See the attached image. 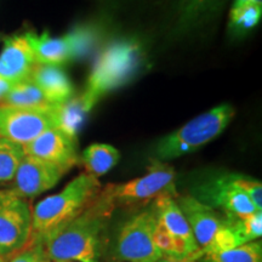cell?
<instances>
[{
    "label": "cell",
    "instance_id": "cell-1",
    "mask_svg": "<svg viewBox=\"0 0 262 262\" xmlns=\"http://www.w3.org/2000/svg\"><path fill=\"white\" fill-rule=\"evenodd\" d=\"M116 206L101 191L100 195L73 220L38 239L50 262H100L102 237Z\"/></svg>",
    "mask_w": 262,
    "mask_h": 262
},
{
    "label": "cell",
    "instance_id": "cell-2",
    "mask_svg": "<svg viewBox=\"0 0 262 262\" xmlns=\"http://www.w3.org/2000/svg\"><path fill=\"white\" fill-rule=\"evenodd\" d=\"M102 191L98 179L81 172L56 194L49 195L32 210V235L40 239L81 214Z\"/></svg>",
    "mask_w": 262,
    "mask_h": 262
},
{
    "label": "cell",
    "instance_id": "cell-3",
    "mask_svg": "<svg viewBox=\"0 0 262 262\" xmlns=\"http://www.w3.org/2000/svg\"><path fill=\"white\" fill-rule=\"evenodd\" d=\"M142 63V52L134 41H118L102 52L89 75L79 97L84 111L89 113L107 93L125 84L137 73Z\"/></svg>",
    "mask_w": 262,
    "mask_h": 262
},
{
    "label": "cell",
    "instance_id": "cell-4",
    "mask_svg": "<svg viewBox=\"0 0 262 262\" xmlns=\"http://www.w3.org/2000/svg\"><path fill=\"white\" fill-rule=\"evenodd\" d=\"M155 214V243L163 258L175 261H198L202 251L192 229L176 202V196L160 195L152 206Z\"/></svg>",
    "mask_w": 262,
    "mask_h": 262
},
{
    "label": "cell",
    "instance_id": "cell-5",
    "mask_svg": "<svg viewBox=\"0 0 262 262\" xmlns=\"http://www.w3.org/2000/svg\"><path fill=\"white\" fill-rule=\"evenodd\" d=\"M235 116L231 104H221L195 117L187 124L159 140L156 155L159 160H171L195 152L216 139Z\"/></svg>",
    "mask_w": 262,
    "mask_h": 262
},
{
    "label": "cell",
    "instance_id": "cell-6",
    "mask_svg": "<svg viewBox=\"0 0 262 262\" xmlns=\"http://www.w3.org/2000/svg\"><path fill=\"white\" fill-rule=\"evenodd\" d=\"M176 202L192 229L203 256L242 245L232 219L198 201L193 195H178Z\"/></svg>",
    "mask_w": 262,
    "mask_h": 262
},
{
    "label": "cell",
    "instance_id": "cell-7",
    "mask_svg": "<svg viewBox=\"0 0 262 262\" xmlns=\"http://www.w3.org/2000/svg\"><path fill=\"white\" fill-rule=\"evenodd\" d=\"M176 173L172 166L156 160L143 176L123 183H110L102 188L116 208L131 206L157 199L160 195L178 196L175 188Z\"/></svg>",
    "mask_w": 262,
    "mask_h": 262
},
{
    "label": "cell",
    "instance_id": "cell-8",
    "mask_svg": "<svg viewBox=\"0 0 262 262\" xmlns=\"http://www.w3.org/2000/svg\"><path fill=\"white\" fill-rule=\"evenodd\" d=\"M32 238V210L27 199L11 189H0V256L24 250Z\"/></svg>",
    "mask_w": 262,
    "mask_h": 262
},
{
    "label": "cell",
    "instance_id": "cell-9",
    "mask_svg": "<svg viewBox=\"0 0 262 262\" xmlns=\"http://www.w3.org/2000/svg\"><path fill=\"white\" fill-rule=\"evenodd\" d=\"M155 226L152 208L131 216L118 233L117 256L127 262H158L163 258L155 243Z\"/></svg>",
    "mask_w": 262,
    "mask_h": 262
},
{
    "label": "cell",
    "instance_id": "cell-10",
    "mask_svg": "<svg viewBox=\"0 0 262 262\" xmlns=\"http://www.w3.org/2000/svg\"><path fill=\"white\" fill-rule=\"evenodd\" d=\"M56 125V106L25 108L0 104V137L19 146Z\"/></svg>",
    "mask_w": 262,
    "mask_h": 262
},
{
    "label": "cell",
    "instance_id": "cell-11",
    "mask_svg": "<svg viewBox=\"0 0 262 262\" xmlns=\"http://www.w3.org/2000/svg\"><path fill=\"white\" fill-rule=\"evenodd\" d=\"M26 35L34 54L35 63L60 67L77 56H80L90 47L93 33L86 29H77L62 38H52L48 32L41 34L27 32Z\"/></svg>",
    "mask_w": 262,
    "mask_h": 262
},
{
    "label": "cell",
    "instance_id": "cell-12",
    "mask_svg": "<svg viewBox=\"0 0 262 262\" xmlns=\"http://www.w3.org/2000/svg\"><path fill=\"white\" fill-rule=\"evenodd\" d=\"M193 196L229 219L245 217L258 211L250 198L235 185L233 173L210 180L201 186L198 195Z\"/></svg>",
    "mask_w": 262,
    "mask_h": 262
},
{
    "label": "cell",
    "instance_id": "cell-13",
    "mask_svg": "<svg viewBox=\"0 0 262 262\" xmlns=\"http://www.w3.org/2000/svg\"><path fill=\"white\" fill-rule=\"evenodd\" d=\"M68 171L57 164L25 155L12 179L11 191L25 199L34 198L55 187Z\"/></svg>",
    "mask_w": 262,
    "mask_h": 262
},
{
    "label": "cell",
    "instance_id": "cell-14",
    "mask_svg": "<svg viewBox=\"0 0 262 262\" xmlns=\"http://www.w3.org/2000/svg\"><path fill=\"white\" fill-rule=\"evenodd\" d=\"M24 147L25 155L37 157L71 170L79 162L78 141L63 131L52 127Z\"/></svg>",
    "mask_w": 262,
    "mask_h": 262
},
{
    "label": "cell",
    "instance_id": "cell-15",
    "mask_svg": "<svg viewBox=\"0 0 262 262\" xmlns=\"http://www.w3.org/2000/svg\"><path fill=\"white\" fill-rule=\"evenodd\" d=\"M35 64L26 33L4 39V48L0 54V79L12 85L28 79Z\"/></svg>",
    "mask_w": 262,
    "mask_h": 262
},
{
    "label": "cell",
    "instance_id": "cell-16",
    "mask_svg": "<svg viewBox=\"0 0 262 262\" xmlns=\"http://www.w3.org/2000/svg\"><path fill=\"white\" fill-rule=\"evenodd\" d=\"M29 79L41 91L45 98L54 106L67 102L73 97L74 88L70 78L58 67L35 64Z\"/></svg>",
    "mask_w": 262,
    "mask_h": 262
},
{
    "label": "cell",
    "instance_id": "cell-17",
    "mask_svg": "<svg viewBox=\"0 0 262 262\" xmlns=\"http://www.w3.org/2000/svg\"><path fill=\"white\" fill-rule=\"evenodd\" d=\"M119 159V150L107 143H93L84 149L81 156V162L85 169L84 172L96 179L111 171Z\"/></svg>",
    "mask_w": 262,
    "mask_h": 262
},
{
    "label": "cell",
    "instance_id": "cell-18",
    "mask_svg": "<svg viewBox=\"0 0 262 262\" xmlns=\"http://www.w3.org/2000/svg\"><path fill=\"white\" fill-rule=\"evenodd\" d=\"M0 104L25 108H44L54 106L45 98L39 88L29 78L12 85L8 94L0 101Z\"/></svg>",
    "mask_w": 262,
    "mask_h": 262
},
{
    "label": "cell",
    "instance_id": "cell-19",
    "mask_svg": "<svg viewBox=\"0 0 262 262\" xmlns=\"http://www.w3.org/2000/svg\"><path fill=\"white\" fill-rule=\"evenodd\" d=\"M85 114L86 112L84 111L79 98L72 97L67 102L56 106V129L77 139V134L84 122Z\"/></svg>",
    "mask_w": 262,
    "mask_h": 262
},
{
    "label": "cell",
    "instance_id": "cell-20",
    "mask_svg": "<svg viewBox=\"0 0 262 262\" xmlns=\"http://www.w3.org/2000/svg\"><path fill=\"white\" fill-rule=\"evenodd\" d=\"M202 258L205 262H262V243L260 241L250 242Z\"/></svg>",
    "mask_w": 262,
    "mask_h": 262
},
{
    "label": "cell",
    "instance_id": "cell-21",
    "mask_svg": "<svg viewBox=\"0 0 262 262\" xmlns=\"http://www.w3.org/2000/svg\"><path fill=\"white\" fill-rule=\"evenodd\" d=\"M24 157V147L0 137V185L12 181Z\"/></svg>",
    "mask_w": 262,
    "mask_h": 262
},
{
    "label": "cell",
    "instance_id": "cell-22",
    "mask_svg": "<svg viewBox=\"0 0 262 262\" xmlns=\"http://www.w3.org/2000/svg\"><path fill=\"white\" fill-rule=\"evenodd\" d=\"M224 3L225 0H187L182 9L180 24L182 27H191L217 11Z\"/></svg>",
    "mask_w": 262,
    "mask_h": 262
},
{
    "label": "cell",
    "instance_id": "cell-23",
    "mask_svg": "<svg viewBox=\"0 0 262 262\" xmlns=\"http://www.w3.org/2000/svg\"><path fill=\"white\" fill-rule=\"evenodd\" d=\"M233 227L241 244L260 241L262 235V212L255 211L245 217H234Z\"/></svg>",
    "mask_w": 262,
    "mask_h": 262
},
{
    "label": "cell",
    "instance_id": "cell-24",
    "mask_svg": "<svg viewBox=\"0 0 262 262\" xmlns=\"http://www.w3.org/2000/svg\"><path fill=\"white\" fill-rule=\"evenodd\" d=\"M262 16V6L248 4L238 10H231L229 25L237 32H245L258 25Z\"/></svg>",
    "mask_w": 262,
    "mask_h": 262
},
{
    "label": "cell",
    "instance_id": "cell-25",
    "mask_svg": "<svg viewBox=\"0 0 262 262\" xmlns=\"http://www.w3.org/2000/svg\"><path fill=\"white\" fill-rule=\"evenodd\" d=\"M235 185L250 198L256 210L261 211L262 209V183L256 179L249 178V176L238 175L233 173Z\"/></svg>",
    "mask_w": 262,
    "mask_h": 262
},
{
    "label": "cell",
    "instance_id": "cell-26",
    "mask_svg": "<svg viewBox=\"0 0 262 262\" xmlns=\"http://www.w3.org/2000/svg\"><path fill=\"white\" fill-rule=\"evenodd\" d=\"M42 257H44V254H42L40 245L35 243L32 248L21 250L12 257H10L9 262H40Z\"/></svg>",
    "mask_w": 262,
    "mask_h": 262
},
{
    "label": "cell",
    "instance_id": "cell-27",
    "mask_svg": "<svg viewBox=\"0 0 262 262\" xmlns=\"http://www.w3.org/2000/svg\"><path fill=\"white\" fill-rule=\"evenodd\" d=\"M11 86H12V84H10V83H8V81L0 79V101L3 100V97H4L6 94H8V91L10 90V88Z\"/></svg>",
    "mask_w": 262,
    "mask_h": 262
},
{
    "label": "cell",
    "instance_id": "cell-28",
    "mask_svg": "<svg viewBox=\"0 0 262 262\" xmlns=\"http://www.w3.org/2000/svg\"><path fill=\"white\" fill-rule=\"evenodd\" d=\"M248 4H251V0H234L231 10H238V9L243 8V6H245V5H248Z\"/></svg>",
    "mask_w": 262,
    "mask_h": 262
},
{
    "label": "cell",
    "instance_id": "cell-29",
    "mask_svg": "<svg viewBox=\"0 0 262 262\" xmlns=\"http://www.w3.org/2000/svg\"><path fill=\"white\" fill-rule=\"evenodd\" d=\"M158 262H196V261H175V260H169V258H160Z\"/></svg>",
    "mask_w": 262,
    "mask_h": 262
},
{
    "label": "cell",
    "instance_id": "cell-30",
    "mask_svg": "<svg viewBox=\"0 0 262 262\" xmlns=\"http://www.w3.org/2000/svg\"><path fill=\"white\" fill-rule=\"evenodd\" d=\"M40 262H50V261H49V260H48V258L42 257V258H41V261H40Z\"/></svg>",
    "mask_w": 262,
    "mask_h": 262
},
{
    "label": "cell",
    "instance_id": "cell-31",
    "mask_svg": "<svg viewBox=\"0 0 262 262\" xmlns=\"http://www.w3.org/2000/svg\"><path fill=\"white\" fill-rule=\"evenodd\" d=\"M0 262H4V260H3L2 256H0Z\"/></svg>",
    "mask_w": 262,
    "mask_h": 262
}]
</instances>
